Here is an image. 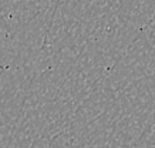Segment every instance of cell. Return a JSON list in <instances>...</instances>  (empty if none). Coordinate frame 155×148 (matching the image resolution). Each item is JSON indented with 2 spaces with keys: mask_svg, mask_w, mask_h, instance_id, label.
<instances>
[]
</instances>
